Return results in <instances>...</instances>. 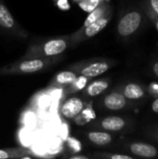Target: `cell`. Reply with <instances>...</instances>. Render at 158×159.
Instances as JSON below:
<instances>
[{"label":"cell","instance_id":"1","mask_svg":"<svg viewBox=\"0 0 158 159\" xmlns=\"http://www.w3.org/2000/svg\"><path fill=\"white\" fill-rule=\"evenodd\" d=\"M71 48L69 34L32 41L20 59L47 58L62 55Z\"/></svg>","mask_w":158,"mask_h":159},{"label":"cell","instance_id":"2","mask_svg":"<svg viewBox=\"0 0 158 159\" xmlns=\"http://www.w3.org/2000/svg\"><path fill=\"white\" fill-rule=\"evenodd\" d=\"M64 54L47 57V58H33V59H19L16 61L7 63L0 67V76L26 75L40 73L48 70L52 66L61 61Z\"/></svg>","mask_w":158,"mask_h":159},{"label":"cell","instance_id":"7","mask_svg":"<svg viewBox=\"0 0 158 159\" xmlns=\"http://www.w3.org/2000/svg\"><path fill=\"white\" fill-rule=\"evenodd\" d=\"M97 107L103 111L119 112L132 109L136 103L128 100L117 87L107 93L102 94L96 103Z\"/></svg>","mask_w":158,"mask_h":159},{"label":"cell","instance_id":"21","mask_svg":"<svg viewBox=\"0 0 158 159\" xmlns=\"http://www.w3.org/2000/svg\"><path fill=\"white\" fill-rule=\"evenodd\" d=\"M143 133L148 139H150V140H152V141L158 143V127L145 128L143 129Z\"/></svg>","mask_w":158,"mask_h":159},{"label":"cell","instance_id":"8","mask_svg":"<svg viewBox=\"0 0 158 159\" xmlns=\"http://www.w3.org/2000/svg\"><path fill=\"white\" fill-rule=\"evenodd\" d=\"M0 32L20 39H27L29 37V33L15 19L4 0H0Z\"/></svg>","mask_w":158,"mask_h":159},{"label":"cell","instance_id":"23","mask_svg":"<svg viewBox=\"0 0 158 159\" xmlns=\"http://www.w3.org/2000/svg\"><path fill=\"white\" fill-rule=\"evenodd\" d=\"M55 3L59 7V8L62 10H67L70 8V4L68 0H55Z\"/></svg>","mask_w":158,"mask_h":159},{"label":"cell","instance_id":"6","mask_svg":"<svg viewBox=\"0 0 158 159\" xmlns=\"http://www.w3.org/2000/svg\"><path fill=\"white\" fill-rule=\"evenodd\" d=\"M113 18V8L108 10L103 16L87 26H81L75 32L69 34L71 48H75L78 45L88 41L101 33L111 21Z\"/></svg>","mask_w":158,"mask_h":159},{"label":"cell","instance_id":"4","mask_svg":"<svg viewBox=\"0 0 158 159\" xmlns=\"http://www.w3.org/2000/svg\"><path fill=\"white\" fill-rule=\"evenodd\" d=\"M134 119L123 116H105L95 118L88 124L87 129H100L115 134H127L135 130Z\"/></svg>","mask_w":158,"mask_h":159},{"label":"cell","instance_id":"24","mask_svg":"<svg viewBox=\"0 0 158 159\" xmlns=\"http://www.w3.org/2000/svg\"><path fill=\"white\" fill-rule=\"evenodd\" d=\"M151 110H152L155 114H157L158 115V97H156V98L154 99V101L152 102Z\"/></svg>","mask_w":158,"mask_h":159},{"label":"cell","instance_id":"17","mask_svg":"<svg viewBox=\"0 0 158 159\" xmlns=\"http://www.w3.org/2000/svg\"><path fill=\"white\" fill-rule=\"evenodd\" d=\"M91 79L88 78V77H86V76H83V75H78L76 77V79L68 87L64 88V94L65 95H72V94H74V93H77V92H81L85 88L86 86L88 84V82L90 81Z\"/></svg>","mask_w":158,"mask_h":159},{"label":"cell","instance_id":"15","mask_svg":"<svg viewBox=\"0 0 158 159\" xmlns=\"http://www.w3.org/2000/svg\"><path fill=\"white\" fill-rule=\"evenodd\" d=\"M32 157V152L25 148L15 147L0 149V159L30 158Z\"/></svg>","mask_w":158,"mask_h":159},{"label":"cell","instance_id":"14","mask_svg":"<svg viewBox=\"0 0 158 159\" xmlns=\"http://www.w3.org/2000/svg\"><path fill=\"white\" fill-rule=\"evenodd\" d=\"M78 76L76 73L72 70H63L56 74L53 78L48 83V89H60V88H66L70 86Z\"/></svg>","mask_w":158,"mask_h":159},{"label":"cell","instance_id":"13","mask_svg":"<svg viewBox=\"0 0 158 159\" xmlns=\"http://www.w3.org/2000/svg\"><path fill=\"white\" fill-rule=\"evenodd\" d=\"M88 102L82 97H71L61 106L60 113L66 119H74L84 109Z\"/></svg>","mask_w":158,"mask_h":159},{"label":"cell","instance_id":"27","mask_svg":"<svg viewBox=\"0 0 158 159\" xmlns=\"http://www.w3.org/2000/svg\"><path fill=\"white\" fill-rule=\"evenodd\" d=\"M151 22H152V23H154V25L156 26V30H157V32H158V17L157 18H156V19H154Z\"/></svg>","mask_w":158,"mask_h":159},{"label":"cell","instance_id":"12","mask_svg":"<svg viewBox=\"0 0 158 159\" xmlns=\"http://www.w3.org/2000/svg\"><path fill=\"white\" fill-rule=\"evenodd\" d=\"M84 137L87 140V142L96 147H107L112 145L115 139L116 134L100 130V129H88L84 133Z\"/></svg>","mask_w":158,"mask_h":159},{"label":"cell","instance_id":"26","mask_svg":"<svg viewBox=\"0 0 158 159\" xmlns=\"http://www.w3.org/2000/svg\"><path fill=\"white\" fill-rule=\"evenodd\" d=\"M152 72L154 73V75L158 78V61H155L152 64Z\"/></svg>","mask_w":158,"mask_h":159},{"label":"cell","instance_id":"28","mask_svg":"<svg viewBox=\"0 0 158 159\" xmlns=\"http://www.w3.org/2000/svg\"><path fill=\"white\" fill-rule=\"evenodd\" d=\"M156 127H158V125H157V126H156Z\"/></svg>","mask_w":158,"mask_h":159},{"label":"cell","instance_id":"22","mask_svg":"<svg viewBox=\"0 0 158 159\" xmlns=\"http://www.w3.org/2000/svg\"><path fill=\"white\" fill-rule=\"evenodd\" d=\"M148 94L150 96H154V97H158V83L156 82H153L151 83L148 87H146Z\"/></svg>","mask_w":158,"mask_h":159},{"label":"cell","instance_id":"19","mask_svg":"<svg viewBox=\"0 0 158 159\" xmlns=\"http://www.w3.org/2000/svg\"><path fill=\"white\" fill-rule=\"evenodd\" d=\"M91 158L96 159H137L132 155L127 153H116V152H108V151H97L94 152L91 156Z\"/></svg>","mask_w":158,"mask_h":159},{"label":"cell","instance_id":"10","mask_svg":"<svg viewBox=\"0 0 158 159\" xmlns=\"http://www.w3.org/2000/svg\"><path fill=\"white\" fill-rule=\"evenodd\" d=\"M124 96L132 102H139L144 101L149 96L147 89L141 83L129 81L116 86Z\"/></svg>","mask_w":158,"mask_h":159},{"label":"cell","instance_id":"11","mask_svg":"<svg viewBox=\"0 0 158 159\" xmlns=\"http://www.w3.org/2000/svg\"><path fill=\"white\" fill-rule=\"evenodd\" d=\"M111 84L112 79L110 77H103L93 81H89L86 88L81 91L82 98L87 102H93L95 98L105 93V91L109 89Z\"/></svg>","mask_w":158,"mask_h":159},{"label":"cell","instance_id":"25","mask_svg":"<svg viewBox=\"0 0 158 159\" xmlns=\"http://www.w3.org/2000/svg\"><path fill=\"white\" fill-rule=\"evenodd\" d=\"M69 158L70 159H90V156H86V155H81V154H79V153H77V154H74V155H73V156H70L69 157Z\"/></svg>","mask_w":158,"mask_h":159},{"label":"cell","instance_id":"3","mask_svg":"<svg viewBox=\"0 0 158 159\" xmlns=\"http://www.w3.org/2000/svg\"><path fill=\"white\" fill-rule=\"evenodd\" d=\"M147 17L141 7H131L124 10L116 23V35L119 40L127 42L143 26Z\"/></svg>","mask_w":158,"mask_h":159},{"label":"cell","instance_id":"9","mask_svg":"<svg viewBox=\"0 0 158 159\" xmlns=\"http://www.w3.org/2000/svg\"><path fill=\"white\" fill-rule=\"evenodd\" d=\"M122 149L137 158H158V148L149 143L128 141L122 143Z\"/></svg>","mask_w":158,"mask_h":159},{"label":"cell","instance_id":"5","mask_svg":"<svg viewBox=\"0 0 158 159\" xmlns=\"http://www.w3.org/2000/svg\"><path fill=\"white\" fill-rule=\"evenodd\" d=\"M118 64V61L108 58H92L84 61H79L70 64L67 69L74 71L78 75H83L93 79L98 77L111 68Z\"/></svg>","mask_w":158,"mask_h":159},{"label":"cell","instance_id":"20","mask_svg":"<svg viewBox=\"0 0 158 159\" xmlns=\"http://www.w3.org/2000/svg\"><path fill=\"white\" fill-rule=\"evenodd\" d=\"M67 145L72 153H81L83 149L81 143L74 137H69L67 139Z\"/></svg>","mask_w":158,"mask_h":159},{"label":"cell","instance_id":"18","mask_svg":"<svg viewBox=\"0 0 158 159\" xmlns=\"http://www.w3.org/2000/svg\"><path fill=\"white\" fill-rule=\"evenodd\" d=\"M140 7L148 20H153L158 17V0H142Z\"/></svg>","mask_w":158,"mask_h":159},{"label":"cell","instance_id":"16","mask_svg":"<svg viewBox=\"0 0 158 159\" xmlns=\"http://www.w3.org/2000/svg\"><path fill=\"white\" fill-rule=\"evenodd\" d=\"M96 118V113L94 111L92 102H88L84 109L81 111V113L74 119V123L79 126H85L93 121Z\"/></svg>","mask_w":158,"mask_h":159}]
</instances>
